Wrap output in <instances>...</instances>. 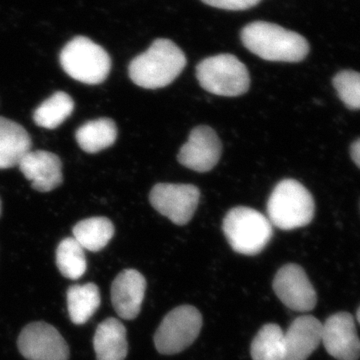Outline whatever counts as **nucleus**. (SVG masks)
Returning <instances> with one entry per match:
<instances>
[{
	"label": "nucleus",
	"mask_w": 360,
	"mask_h": 360,
	"mask_svg": "<svg viewBox=\"0 0 360 360\" xmlns=\"http://www.w3.org/2000/svg\"><path fill=\"white\" fill-rule=\"evenodd\" d=\"M241 40L248 51L264 60L300 63L309 52V42L302 35L267 21L246 25Z\"/></svg>",
	"instance_id": "f257e3e1"
},
{
	"label": "nucleus",
	"mask_w": 360,
	"mask_h": 360,
	"mask_svg": "<svg viewBox=\"0 0 360 360\" xmlns=\"http://www.w3.org/2000/svg\"><path fill=\"white\" fill-rule=\"evenodd\" d=\"M186 63V54L174 42L158 39L148 51L132 59L129 77L142 89H162L179 77Z\"/></svg>",
	"instance_id": "f03ea898"
},
{
	"label": "nucleus",
	"mask_w": 360,
	"mask_h": 360,
	"mask_svg": "<svg viewBox=\"0 0 360 360\" xmlns=\"http://www.w3.org/2000/svg\"><path fill=\"white\" fill-rule=\"evenodd\" d=\"M314 208V198L300 182L284 179L277 184L270 194L267 219L283 231H292L311 222Z\"/></svg>",
	"instance_id": "7ed1b4c3"
},
{
	"label": "nucleus",
	"mask_w": 360,
	"mask_h": 360,
	"mask_svg": "<svg viewBox=\"0 0 360 360\" xmlns=\"http://www.w3.org/2000/svg\"><path fill=\"white\" fill-rule=\"evenodd\" d=\"M222 229L232 250L243 255L262 252L274 236V229L267 217L245 206L229 210Z\"/></svg>",
	"instance_id": "20e7f679"
},
{
	"label": "nucleus",
	"mask_w": 360,
	"mask_h": 360,
	"mask_svg": "<svg viewBox=\"0 0 360 360\" xmlns=\"http://www.w3.org/2000/svg\"><path fill=\"white\" fill-rule=\"evenodd\" d=\"M59 61L71 78L85 84H103L111 70L110 54L84 37L71 39L61 51Z\"/></svg>",
	"instance_id": "39448f33"
},
{
	"label": "nucleus",
	"mask_w": 360,
	"mask_h": 360,
	"mask_svg": "<svg viewBox=\"0 0 360 360\" xmlns=\"http://www.w3.org/2000/svg\"><path fill=\"white\" fill-rule=\"evenodd\" d=\"M196 77L202 89L219 96H243L250 89L248 68L232 54L203 59L196 68Z\"/></svg>",
	"instance_id": "423d86ee"
},
{
	"label": "nucleus",
	"mask_w": 360,
	"mask_h": 360,
	"mask_svg": "<svg viewBox=\"0 0 360 360\" xmlns=\"http://www.w3.org/2000/svg\"><path fill=\"white\" fill-rule=\"evenodd\" d=\"M202 326V316L195 307L181 305L165 315L155 335L156 349L161 354H176L191 347Z\"/></svg>",
	"instance_id": "0eeeda50"
},
{
	"label": "nucleus",
	"mask_w": 360,
	"mask_h": 360,
	"mask_svg": "<svg viewBox=\"0 0 360 360\" xmlns=\"http://www.w3.org/2000/svg\"><path fill=\"white\" fill-rule=\"evenodd\" d=\"M200 198V189L191 184H158L149 195L151 205L177 225L191 221Z\"/></svg>",
	"instance_id": "6e6552de"
},
{
	"label": "nucleus",
	"mask_w": 360,
	"mask_h": 360,
	"mask_svg": "<svg viewBox=\"0 0 360 360\" xmlns=\"http://www.w3.org/2000/svg\"><path fill=\"white\" fill-rule=\"evenodd\" d=\"M20 354L28 360H68L70 347L58 329L46 322L28 324L18 340Z\"/></svg>",
	"instance_id": "1a4fd4ad"
},
{
	"label": "nucleus",
	"mask_w": 360,
	"mask_h": 360,
	"mask_svg": "<svg viewBox=\"0 0 360 360\" xmlns=\"http://www.w3.org/2000/svg\"><path fill=\"white\" fill-rule=\"evenodd\" d=\"M272 286L277 297L295 311H310L316 305V292L300 265L290 264L281 267L274 276Z\"/></svg>",
	"instance_id": "9d476101"
},
{
	"label": "nucleus",
	"mask_w": 360,
	"mask_h": 360,
	"mask_svg": "<svg viewBox=\"0 0 360 360\" xmlns=\"http://www.w3.org/2000/svg\"><path fill=\"white\" fill-rule=\"evenodd\" d=\"M221 151V141L214 130L201 125L191 130L188 141L180 148L177 158L189 169L206 172L219 163Z\"/></svg>",
	"instance_id": "9b49d317"
},
{
	"label": "nucleus",
	"mask_w": 360,
	"mask_h": 360,
	"mask_svg": "<svg viewBox=\"0 0 360 360\" xmlns=\"http://www.w3.org/2000/svg\"><path fill=\"white\" fill-rule=\"evenodd\" d=\"M326 352L338 360H357L360 356V340L354 317L347 312L331 315L322 324V340Z\"/></svg>",
	"instance_id": "f8f14e48"
},
{
	"label": "nucleus",
	"mask_w": 360,
	"mask_h": 360,
	"mask_svg": "<svg viewBox=\"0 0 360 360\" xmlns=\"http://www.w3.org/2000/svg\"><path fill=\"white\" fill-rule=\"evenodd\" d=\"M18 167L32 182V188L39 193H49L63 184V162L49 151L30 150L23 156Z\"/></svg>",
	"instance_id": "ddd939ff"
},
{
	"label": "nucleus",
	"mask_w": 360,
	"mask_h": 360,
	"mask_svg": "<svg viewBox=\"0 0 360 360\" xmlns=\"http://www.w3.org/2000/svg\"><path fill=\"white\" fill-rule=\"evenodd\" d=\"M146 290V278L137 270L125 269L115 277L111 285V302L120 319L132 321L139 316Z\"/></svg>",
	"instance_id": "4468645a"
},
{
	"label": "nucleus",
	"mask_w": 360,
	"mask_h": 360,
	"mask_svg": "<svg viewBox=\"0 0 360 360\" xmlns=\"http://www.w3.org/2000/svg\"><path fill=\"white\" fill-rule=\"evenodd\" d=\"M322 323L311 315L297 317L284 333L285 360H307L319 347Z\"/></svg>",
	"instance_id": "2eb2a0df"
},
{
	"label": "nucleus",
	"mask_w": 360,
	"mask_h": 360,
	"mask_svg": "<svg viewBox=\"0 0 360 360\" xmlns=\"http://www.w3.org/2000/svg\"><path fill=\"white\" fill-rule=\"evenodd\" d=\"M30 135L20 123L0 116V169L18 167L32 150Z\"/></svg>",
	"instance_id": "dca6fc26"
},
{
	"label": "nucleus",
	"mask_w": 360,
	"mask_h": 360,
	"mask_svg": "<svg viewBox=\"0 0 360 360\" xmlns=\"http://www.w3.org/2000/svg\"><path fill=\"white\" fill-rule=\"evenodd\" d=\"M97 360H125L129 352L127 329L116 319H108L97 326L94 338Z\"/></svg>",
	"instance_id": "f3484780"
},
{
	"label": "nucleus",
	"mask_w": 360,
	"mask_h": 360,
	"mask_svg": "<svg viewBox=\"0 0 360 360\" xmlns=\"http://www.w3.org/2000/svg\"><path fill=\"white\" fill-rule=\"evenodd\" d=\"M117 139V127L110 118H98L84 123L75 132L78 146L87 153L110 148Z\"/></svg>",
	"instance_id": "a211bd4d"
},
{
	"label": "nucleus",
	"mask_w": 360,
	"mask_h": 360,
	"mask_svg": "<svg viewBox=\"0 0 360 360\" xmlns=\"http://www.w3.org/2000/svg\"><path fill=\"white\" fill-rule=\"evenodd\" d=\"M66 296L71 321L77 326L86 323L101 305V291L94 283L70 286Z\"/></svg>",
	"instance_id": "6ab92c4d"
},
{
	"label": "nucleus",
	"mask_w": 360,
	"mask_h": 360,
	"mask_svg": "<svg viewBox=\"0 0 360 360\" xmlns=\"http://www.w3.org/2000/svg\"><path fill=\"white\" fill-rule=\"evenodd\" d=\"M73 238L84 250L97 252L105 248L115 236V226L106 217L82 220L73 227Z\"/></svg>",
	"instance_id": "aec40b11"
},
{
	"label": "nucleus",
	"mask_w": 360,
	"mask_h": 360,
	"mask_svg": "<svg viewBox=\"0 0 360 360\" xmlns=\"http://www.w3.org/2000/svg\"><path fill=\"white\" fill-rule=\"evenodd\" d=\"M75 110V101L70 94L58 91L45 99L33 112L35 124L42 129H54L60 127Z\"/></svg>",
	"instance_id": "412c9836"
},
{
	"label": "nucleus",
	"mask_w": 360,
	"mask_h": 360,
	"mask_svg": "<svg viewBox=\"0 0 360 360\" xmlns=\"http://www.w3.org/2000/svg\"><path fill=\"white\" fill-rule=\"evenodd\" d=\"M253 360H285L284 333L274 323L265 324L251 342Z\"/></svg>",
	"instance_id": "4be33fe9"
},
{
	"label": "nucleus",
	"mask_w": 360,
	"mask_h": 360,
	"mask_svg": "<svg viewBox=\"0 0 360 360\" xmlns=\"http://www.w3.org/2000/svg\"><path fill=\"white\" fill-rule=\"evenodd\" d=\"M56 265L63 276L77 281L87 269L86 257L82 246L73 238L60 241L56 250Z\"/></svg>",
	"instance_id": "5701e85b"
},
{
	"label": "nucleus",
	"mask_w": 360,
	"mask_h": 360,
	"mask_svg": "<svg viewBox=\"0 0 360 360\" xmlns=\"http://www.w3.org/2000/svg\"><path fill=\"white\" fill-rule=\"evenodd\" d=\"M333 85L340 98L350 110H360V73L341 71L333 78Z\"/></svg>",
	"instance_id": "b1692460"
},
{
	"label": "nucleus",
	"mask_w": 360,
	"mask_h": 360,
	"mask_svg": "<svg viewBox=\"0 0 360 360\" xmlns=\"http://www.w3.org/2000/svg\"><path fill=\"white\" fill-rule=\"evenodd\" d=\"M207 6L225 11H240L257 6L262 0H201Z\"/></svg>",
	"instance_id": "393cba45"
},
{
	"label": "nucleus",
	"mask_w": 360,
	"mask_h": 360,
	"mask_svg": "<svg viewBox=\"0 0 360 360\" xmlns=\"http://www.w3.org/2000/svg\"><path fill=\"white\" fill-rule=\"evenodd\" d=\"M352 158L355 165L360 168V139L355 141L352 146Z\"/></svg>",
	"instance_id": "a878e982"
},
{
	"label": "nucleus",
	"mask_w": 360,
	"mask_h": 360,
	"mask_svg": "<svg viewBox=\"0 0 360 360\" xmlns=\"http://www.w3.org/2000/svg\"><path fill=\"white\" fill-rule=\"evenodd\" d=\"M357 321H359V322L360 323V307H359V310H357Z\"/></svg>",
	"instance_id": "bb28decb"
},
{
	"label": "nucleus",
	"mask_w": 360,
	"mask_h": 360,
	"mask_svg": "<svg viewBox=\"0 0 360 360\" xmlns=\"http://www.w3.org/2000/svg\"><path fill=\"white\" fill-rule=\"evenodd\" d=\"M0 214H1V200H0Z\"/></svg>",
	"instance_id": "cd10ccee"
}]
</instances>
